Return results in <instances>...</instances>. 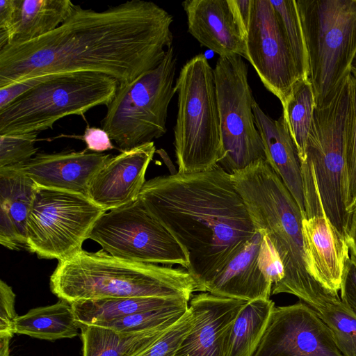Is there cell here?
Returning <instances> with one entry per match:
<instances>
[{
    "instance_id": "1",
    "label": "cell",
    "mask_w": 356,
    "mask_h": 356,
    "mask_svg": "<svg viewBox=\"0 0 356 356\" xmlns=\"http://www.w3.org/2000/svg\"><path fill=\"white\" fill-rule=\"evenodd\" d=\"M172 16L152 1L131 0L102 11L75 5L56 29L0 49V88L74 72L129 83L155 68L172 45Z\"/></svg>"
},
{
    "instance_id": "2",
    "label": "cell",
    "mask_w": 356,
    "mask_h": 356,
    "mask_svg": "<svg viewBox=\"0 0 356 356\" xmlns=\"http://www.w3.org/2000/svg\"><path fill=\"white\" fill-rule=\"evenodd\" d=\"M138 199L186 250L198 291L206 292L257 232L232 174L219 163L150 179Z\"/></svg>"
},
{
    "instance_id": "3",
    "label": "cell",
    "mask_w": 356,
    "mask_h": 356,
    "mask_svg": "<svg viewBox=\"0 0 356 356\" xmlns=\"http://www.w3.org/2000/svg\"><path fill=\"white\" fill-rule=\"evenodd\" d=\"M51 292L72 304L115 298H181L189 301L198 286L191 274L170 266L115 257L103 249L80 250L58 261L50 276Z\"/></svg>"
},
{
    "instance_id": "4",
    "label": "cell",
    "mask_w": 356,
    "mask_h": 356,
    "mask_svg": "<svg viewBox=\"0 0 356 356\" xmlns=\"http://www.w3.org/2000/svg\"><path fill=\"white\" fill-rule=\"evenodd\" d=\"M232 177L256 229L266 235L282 266L283 277L273 286L272 295L289 293L300 299L321 286L308 270L301 211L266 160L236 170Z\"/></svg>"
},
{
    "instance_id": "5",
    "label": "cell",
    "mask_w": 356,
    "mask_h": 356,
    "mask_svg": "<svg viewBox=\"0 0 356 356\" xmlns=\"http://www.w3.org/2000/svg\"><path fill=\"white\" fill-rule=\"evenodd\" d=\"M348 76L332 97L316 106L309 134L306 159L300 163L305 215H325L347 238L351 214L347 211L348 181L345 124Z\"/></svg>"
},
{
    "instance_id": "6",
    "label": "cell",
    "mask_w": 356,
    "mask_h": 356,
    "mask_svg": "<svg viewBox=\"0 0 356 356\" xmlns=\"http://www.w3.org/2000/svg\"><path fill=\"white\" fill-rule=\"evenodd\" d=\"M177 115L174 145L178 172L207 171L220 163L223 147L213 69L202 54L181 67L175 85Z\"/></svg>"
},
{
    "instance_id": "7",
    "label": "cell",
    "mask_w": 356,
    "mask_h": 356,
    "mask_svg": "<svg viewBox=\"0 0 356 356\" xmlns=\"http://www.w3.org/2000/svg\"><path fill=\"white\" fill-rule=\"evenodd\" d=\"M118 86L116 79L94 72L48 74L0 110V135L38 133L52 129L67 115H83L97 106H107Z\"/></svg>"
},
{
    "instance_id": "8",
    "label": "cell",
    "mask_w": 356,
    "mask_h": 356,
    "mask_svg": "<svg viewBox=\"0 0 356 356\" xmlns=\"http://www.w3.org/2000/svg\"><path fill=\"white\" fill-rule=\"evenodd\" d=\"M316 106L350 74L356 54V0H296Z\"/></svg>"
},
{
    "instance_id": "9",
    "label": "cell",
    "mask_w": 356,
    "mask_h": 356,
    "mask_svg": "<svg viewBox=\"0 0 356 356\" xmlns=\"http://www.w3.org/2000/svg\"><path fill=\"white\" fill-rule=\"evenodd\" d=\"M176 68L172 45L158 66L131 83L118 86L102 127L121 151L152 142L166 133L168 108L175 93Z\"/></svg>"
},
{
    "instance_id": "10",
    "label": "cell",
    "mask_w": 356,
    "mask_h": 356,
    "mask_svg": "<svg viewBox=\"0 0 356 356\" xmlns=\"http://www.w3.org/2000/svg\"><path fill=\"white\" fill-rule=\"evenodd\" d=\"M106 211L87 195L38 186L26 226V251L40 259H67L82 250Z\"/></svg>"
},
{
    "instance_id": "11",
    "label": "cell",
    "mask_w": 356,
    "mask_h": 356,
    "mask_svg": "<svg viewBox=\"0 0 356 356\" xmlns=\"http://www.w3.org/2000/svg\"><path fill=\"white\" fill-rule=\"evenodd\" d=\"M89 238L120 259L166 266L178 264L186 270L189 265L184 248L139 199L104 212L95 223Z\"/></svg>"
},
{
    "instance_id": "12",
    "label": "cell",
    "mask_w": 356,
    "mask_h": 356,
    "mask_svg": "<svg viewBox=\"0 0 356 356\" xmlns=\"http://www.w3.org/2000/svg\"><path fill=\"white\" fill-rule=\"evenodd\" d=\"M238 55L219 56L213 69L222 133L223 156L219 164L227 172L266 160L256 127L255 102L248 82L247 65Z\"/></svg>"
},
{
    "instance_id": "13",
    "label": "cell",
    "mask_w": 356,
    "mask_h": 356,
    "mask_svg": "<svg viewBox=\"0 0 356 356\" xmlns=\"http://www.w3.org/2000/svg\"><path fill=\"white\" fill-rule=\"evenodd\" d=\"M245 59L282 106L300 79L277 14L270 0H252Z\"/></svg>"
},
{
    "instance_id": "14",
    "label": "cell",
    "mask_w": 356,
    "mask_h": 356,
    "mask_svg": "<svg viewBox=\"0 0 356 356\" xmlns=\"http://www.w3.org/2000/svg\"><path fill=\"white\" fill-rule=\"evenodd\" d=\"M252 356H343L332 332L306 303L275 307Z\"/></svg>"
},
{
    "instance_id": "15",
    "label": "cell",
    "mask_w": 356,
    "mask_h": 356,
    "mask_svg": "<svg viewBox=\"0 0 356 356\" xmlns=\"http://www.w3.org/2000/svg\"><path fill=\"white\" fill-rule=\"evenodd\" d=\"M283 277L280 259L266 235L257 231L242 250L207 285L213 295L252 301L270 299Z\"/></svg>"
},
{
    "instance_id": "16",
    "label": "cell",
    "mask_w": 356,
    "mask_h": 356,
    "mask_svg": "<svg viewBox=\"0 0 356 356\" xmlns=\"http://www.w3.org/2000/svg\"><path fill=\"white\" fill-rule=\"evenodd\" d=\"M156 151L152 141L112 156L92 180L88 197L104 211L137 200Z\"/></svg>"
},
{
    "instance_id": "17",
    "label": "cell",
    "mask_w": 356,
    "mask_h": 356,
    "mask_svg": "<svg viewBox=\"0 0 356 356\" xmlns=\"http://www.w3.org/2000/svg\"><path fill=\"white\" fill-rule=\"evenodd\" d=\"M248 302L209 292L193 296L194 323L175 356H224L225 332Z\"/></svg>"
},
{
    "instance_id": "18",
    "label": "cell",
    "mask_w": 356,
    "mask_h": 356,
    "mask_svg": "<svg viewBox=\"0 0 356 356\" xmlns=\"http://www.w3.org/2000/svg\"><path fill=\"white\" fill-rule=\"evenodd\" d=\"M182 6L188 31L202 46L220 56L245 58V34L232 0H186Z\"/></svg>"
},
{
    "instance_id": "19",
    "label": "cell",
    "mask_w": 356,
    "mask_h": 356,
    "mask_svg": "<svg viewBox=\"0 0 356 356\" xmlns=\"http://www.w3.org/2000/svg\"><path fill=\"white\" fill-rule=\"evenodd\" d=\"M112 156L88 152L37 153L15 165L38 186L81 193L88 196L90 184Z\"/></svg>"
},
{
    "instance_id": "20",
    "label": "cell",
    "mask_w": 356,
    "mask_h": 356,
    "mask_svg": "<svg viewBox=\"0 0 356 356\" xmlns=\"http://www.w3.org/2000/svg\"><path fill=\"white\" fill-rule=\"evenodd\" d=\"M302 230L309 274L324 289L339 293L350 257L346 237L325 215L302 217Z\"/></svg>"
},
{
    "instance_id": "21",
    "label": "cell",
    "mask_w": 356,
    "mask_h": 356,
    "mask_svg": "<svg viewBox=\"0 0 356 356\" xmlns=\"http://www.w3.org/2000/svg\"><path fill=\"white\" fill-rule=\"evenodd\" d=\"M252 110L255 124L264 147L266 160L281 179L304 216L300 163L284 118L282 114L277 120L271 118L263 111L256 101Z\"/></svg>"
},
{
    "instance_id": "22",
    "label": "cell",
    "mask_w": 356,
    "mask_h": 356,
    "mask_svg": "<svg viewBox=\"0 0 356 356\" xmlns=\"http://www.w3.org/2000/svg\"><path fill=\"white\" fill-rule=\"evenodd\" d=\"M38 185L17 167L0 168V243L26 250L28 216Z\"/></svg>"
},
{
    "instance_id": "23",
    "label": "cell",
    "mask_w": 356,
    "mask_h": 356,
    "mask_svg": "<svg viewBox=\"0 0 356 356\" xmlns=\"http://www.w3.org/2000/svg\"><path fill=\"white\" fill-rule=\"evenodd\" d=\"M74 6L70 0H15L8 44L27 42L54 31Z\"/></svg>"
},
{
    "instance_id": "24",
    "label": "cell",
    "mask_w": 356,
    "mask_h": 356,
    "mask_svg": "<svg viewBox=\"0 0 356 356\" xmlns=\"http://www.w3.org/2000/svg\"><path fill=\"white\" fill-rule=\"evenodd\" d=\"M172 325L137 333H123L92 325H81L82 356H134L151 346Z\"/></svg>"
},
{
    "instance_id": "25",
    "label": "cell",
    "mask_w": 356,
    "mask_h": 356,
    "mask_svg": "<svg viewBox=\"0 0 356 356\" xmlns=\"http://www.w3.org/2000/svg\"><path fill=\"white\" fill-rule=\"evenodd\" d=\"M300 301L309 306L329 327L343 356H356V314L339 293L320 287Z\"/></svg>"
},
{
    "instance_id": "26",
    "label": "cell",
    "mask_w": 356,
    "mask_h": 356,
    "mask_svg": "<svg viewBox=\"0 0 356 356\" xmlns=\"http://www.w3.org/2000/svg\"><path fill=\"white\" fill-rule=\"evenodd\" d=\"M275 307L270 299L248 302L225 332L224 356H252Z\"/></svg>"
},
{
    "instance_id": "27",
    "label": "cell",
    "mask_w": 356,
    "mask_h": 356,
    "mask_svg": "<svg viewBox=\"0 0 356 356\" xmlns=\"http://www.w3.org/2000/svg\"><path fill=\"white\" fill-rule=\"evenodd\" d=\"M79 329L71 304L63 300L32 309L15 321V334L48 341L74 338Z\"/></svg>"
},
{
    "instance_id": "28",
    "label": "cell",
    "mask_w": 356,
    "mask_h": 356,
    "mask_svg": "<svg viewBox=\"0 0 356 356\" xmlns=\"http://www.w3.org/2000/svg\"><path fill=\"white\" fill-rule=\"evenodd\" d=\"M188 302L181 298H115L82 300L71 304L79 325H97L137 312L149 311Z\"/></svg>"
},
{
    "instance_id": "29",
    "label": "cell",
    "mask_w": 356,
    "mask_h": 356,
    "mask_svg": "<svg viewBox=\"0 0 356 356\" xmlns=\"http://www.w3.org/2000/svg\"><path fill=\"white\" fill-rule=\"evenodd\" d=\"M315 108L314 94L309 79L298 80L282 105V115L300 163L306 159L307 141Z\"/></svg>"
},
{
    "instance_id": "30",
    "label": "cell",
    "mask_w": 356,
    "mask_h": 356,
    "mask_svg": "<svg viewBox=\"0 0 356 356\" xmlns=\"http://www.w3.org/2000/svg\"><path fill=\"white\" fill-rule=\"evenodd\" d=\"M270 3L277 14L300 79H308V53L296 0L270 1Z\"/></svg>"
},
{
    "instance_id": "31",
    "label": "cell",
    "mask_w": 356,
    "mask_h": 356,
    "mask_svg": "<svg viewBox=\"0 0 356 356\" xmlns=\"http://www.w3.org/2000/svg\"><path fill=\"white\" fill-rule=\"evenodd\" d=\"M188 302L137 312L97 325L123 333H137L175 323L188 309Z\"/></svg>"
},
{
    "instance_id": "32",
    "label": "cell",
    "mask_w": 356,
    "mask_h": 356,
    "mask_svg": "<svg viewBox=\"0 0 356 356\" xmlns=\"http://www.w3.org/2000/svg\"><path fill=\"white\" fill-rule=\"evenodd\" d=\"M349 98L345 124V152L348 181V212L356 208V78L348 75Z\"/></svg>"
},
{
    "instance_id": "33",
    "label": "cell",
    "mask_w": 356,
    "mask_h": 356,
    "mask_svg": "<svg viewBox=\"0 0 356 356\" xmlns=\"http://www.w3.org/2000/svg\"><path fill=\"white\" fill-rule=\"evenodd\" d=\"M38 133L0 135V168L23 164L38 152Z\"/></svg>"
},
{
    "instance_id": "34",
    "label": "cell",
    "mask_w": 356,
    "mask_h": 356,
    "mask_svg": "<svg viewBox=\"0 0 356 356\" xmlns=\"http://www.w3.org/2000/svg\"><path fill=\"white\" fill-rule=\"evenodd\" d=\"M193 323L194 317L188 307L187 312L156 341L134 356H175Z\"/></svg>"
},
{
    "instance_id": "35",
    "label": "cell",
    "mask_w": 356,
    "mask_h": 356,
    "mask_svg": "<svg viewBox=\"0 0 356 356\" xmlns=\"http://www.w3.org/2000/svg\"><path fill=\"white\" fill-rule=\"evenodd\" d=\"M15 294L11 286L0 281V337H13L15 321L17 316L15 310Z\"/></svg>"
},
{
    "instance_id": "36",
    "label": "cell",
    "mask_w": 356,
    "mask_h": 356,
    "mask_svg": "<svg viewBox=\"0 0 356 356\" xmlns=\"http://www.w3.org/2000/svg\"><path fill=\"white\" fill-rule=\"evenodd\" d=\"M341 300L356 314V259L350 254L340 289Z\"/></svg>"
},
{
    "instance_id": "37",
    "label": "cell",
    "mask_w": 356,
    "mask_h": 356,
    "mask_svg": "<svg viewBox=\"0 0 356 356\" xmlns=\"http://www.w3.org/2000/svg\"><path fill=\"white\" fill-rule=\"evenodd\" d=\"M47 76V75L33 77L0 88V110L31 88L41 83Z\"/></svg>"
},
{
    "instance_id": "38",
    "label": "cell",
    "mask_w": 356,
    "mask_h": 356,
    "mask_svg": "<svg viewBox=\"0 0 356 356\" xmlns=\"http://www.w3.org/2000/svg\"><path fill=\"white\" fill-rule=\"evenodd\" d=\"M82 140L86 144V149L90 152L102 153L115 148L108 134L98 127H87Z\"/></svg>"
},
{
    "instance_id": "39",
    "label": "cell",
    "mask_w": 356,
    "mask_h": 356,
    "mask_svg": "<svg viewBox=\"0 0 356 356\" xmlns=\"http://www.w3.org/2000/svg\"><path fill=\"white\" fill-rule=\"evenodd\" d=\"M15 0H0V49L8 44Z\"/></svg>"
},
{
    "instance_id": "40",
    "label": "cell",
    "mask_w": 356,
    "mask_h": 356,
    "mask_svg": "<svg viewBox=\"0 0 356 356\" xmlns=\"http://www.w3.org/2000/svg\"><path fill=\"white\" fill-rule=\"evenodd\" d=\"M236 17L245 37L250 19L252 0H232Z\"/></svg>"
},
{
    "instance_id": "41",
    "label": "cell",
    "mask_w": 356,
    "mask_h": 356,
    "mask_svg": "<svg viewBox=\"0 0 356 356\" xmlns=\"http://www.w3.org/2000/svg\"><path fill=\"white\" fill-rule=\"evenodd\" d=\"M346 241L350 254L356 259V208L352 212L350 229Z\"/></svg>"
},
{
    "instance_id": "42",
    "label": "cell",
    "mask_w": 356,
    "mask_h": 356,
    "mask_svg": "<svg viewBox=\"0 0 356 356\" xmlns=\"http://www.w3.org/2000/svg\"><path fill=\"white\" fill-rule=\"evenodd\" d=\"M11 337H0V356H10V341Z\"/></svg>"
},
{
    "instance_id": "43",
    "label": "cell",
    "mask_w": 356,
    "mask_h": 356,
    "mask_svg": "<svg viewBox=\"0 0 356 356\" xmlns=\"http://www.w3.org/2000/svg\"><path fill=\"white\" fill-rule=\"evenodd\" d=\"M350 73L355 78H356V54L352 63Z\"/></svg>"
}]
</instances>
